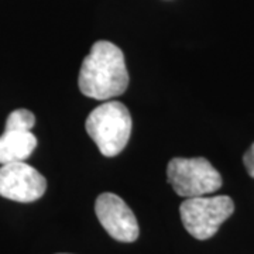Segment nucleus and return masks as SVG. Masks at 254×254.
<instances>
[{
  "label": "nucleus",
  "mask_w": 254,
  "mask_h": 254,
  "mask_svg": "<svg viewBox=\"0 0 254 254\" xmlns=\"http://www.w3.org/2000/svg\"><path fill=\"white\" fill-rule=\"evenodd\" d=\"M243 164H245L246 170L249 175L254 178V143L250 145V148L246 151V154L243 155Z\"/></svg>",
  "instance_id": "1a4fd4ad"
},
{
  "label": "nucleus",
  "mask_w": 254,
  "mask_h": 254,
  "mask_svg": "<svg viewBox=\"0 0 254 254\" xmlns=\"http://www.w3.org/2000/svg\"><path fill=\"white\" fill-rule=\"evenodd\" d=\"M36 125V116L33 112L27 109H17L11 112L6 120L4 130H20V131H31Z\"/></svg>",
  "instance_id": "6e6552de"
},
{
  "label": "nucleus",
  "mask_w": 254,
  "mask_h": 254,
  "mask_svg": "<svg viewBox=\"0 0 254 254\" xmlns=\"http://www.w3.org/2000/svg\"><path fill=\"white\" fill-rule=\"evenodd\" d=\"M37 147V138L31 131L4 130L0 136V164L24 161Z\"/></svg>",
  "instance_id": "0eeeda50"
},
{
  "label": "nucleus",
  "mask_w": 254,
  "mask_h": 254,
  "mask_svg": "<svg viewBox=\"0 0 254 254\" xmlns=\"http://www.w3.org/2000/svg\"><path fill=\"white\" fill-rule=\"evenodd\" d=\"M95 213L100 225L115 240L122 243L136 242L140 229L133 210L120 196L105 192L95 202Z\"/></svg>",
  "instance_id": "423d86ee"
},
{
  "label": "nucleus",
  "mask_w": 254,
  "mask_h": 254,
  "mask_svg": "<svg viewBox=\"0 0 254 254\" xmlns=\"http://www.w3.org/2000/svg\"><path fill=\"white\" fill-rule=\"evenodd\" d=\"M89 134L105 157L123 151L131 134V116L122 102H105L92 110L85 122Z\"/></svg>",
  "instance_id": "f03ea898"
},
{
  "label": "nucleus",
  "mask_w": 254,
  "mask_h": 254,
  "mask_svg": "<svg viewBox=\"0 0 254 254\" xmlns=\"http://www.w3.org/2000/svg\"><path fill=\"white\" fill-rule=\"evenodd\" d=\"M235 212V203L226 195L187 198L180 206L184 227L198 240H208Z\"/></svg>",
  "instance_id": "7ed1b4c3"
},
{
  "label": "nucleus",
  "mask_w": 254,
  "mask_h": 254,
  "mask_svg": "<svg viewBox=\"0 0 254 254\" xmlns=\"http://www.w3.org/2000/svg\"><path fill=\"white\" fill-rule=\"evenodd\" d=\"M47 190V180L24 161L0 167V196L21 203L40 199Z\"/></svg>",
  "instance_id": "39448f33"
},
{
  "label": "nucleus",
  "mask_w": 254,
  "mask_h": 254,
  "mask_svg": "<svg viewBox=\"0 0 254 254\" xmlns=\"http://www.w3.org/2000/svg\"><path fill=\"white\" fill-rule=\"evenodd\" d=\"M167 180L182 198L209 195L222 187L219 171L203 157L173 158L167 167Z\"/></svg>",
  "instance_id": "20e7f679"
},
{
  "label": "nucleus",
  "mask_w": 254,
  "mask_h": 254,
  "mask_svg": "<svg viewBox=\"0 0 254 254\" xmlns=\"http://www.w3.org/2000/svg\"><path fill=\"white\" fill-rule=\"evenodd\" d=\"M81 92L92 99L108 100L128 86V72L123 51L110 41H98L83 58L78 78Z\"/></svg>",
  "instance_id": "f257e3e1"
}]
</instances>
